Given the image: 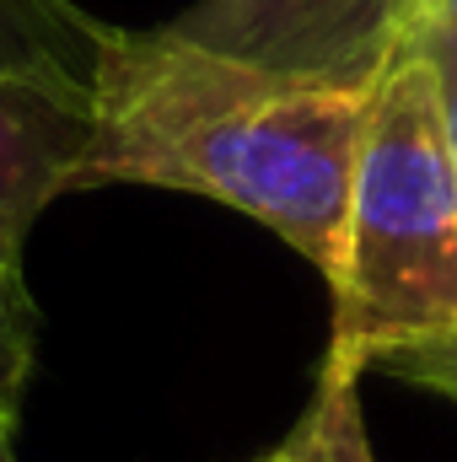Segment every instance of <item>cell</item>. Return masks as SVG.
<instances>
[{"label":"cell","instance_id":"cell-9","mask_svg":"<svg viewBox=\"0 0 457 462\" xmlns=\"http://www.w3.org/2000/svg\"><path fill=\"white\" fill-rule=\"evenodd\" d=\"M420 32H452L457 38V0H425V27Z\"/></svg>","mask_w":457,"mask_h":462},{"label":"cell","instance_id":"cell-4","mask_svg":"<svg viewBox=\"0 0 457 462\" xmlns=\"http://www.w3.org/2000/svg\"><path fill=\"white\" fill-rule=\"evenodd\" d=\"M87 97L54 92L43 81L0 76V263L22 269L33 221L76 189L87 151Z\"/></svg>","mask_w":457,"mask_h":462},{"label":"cell","instance_id":"cell-10","mask_svg":"<svg viewBox=\"0 0 457 462\" xmlns=\"http://www.w3.org/2000/svg\"><path fill=\"white\" fill-rule=\"evenodd\" d=\"M11 420H16V398L0 387V462H16V452H11Z\"/></svg>","mask_w":457,"mask_h":462},{"label":"cell","instance_id":"cell-1","mask_svg":"<svg viewBox=\"0 0 457 462\" xmlns=\"http://www.w3.org/2000/svg\"><path fill=\"white\" fill-rule=\"evenodd\" d=\"M371 97L377 87L264 70L173 27H103L76 189L140 183L216 199L329 280Z\"/></svg>","mask_w":457,"mask_h":462},{"label":"cell","instance_id":"cell-5","mask_svg":"<svg viewBox=\"0 0 457 462\" xmlns=\"http://www.w3.org/2000/svg\"><path fill=\"white\" fill-rule=\"evenodd\" d=\"M98 43L103 22H92L70 0H0V76L92 97Z\"/></svg>","mask_w":457,"mask_h":462},{"label":"cell","instance_id":"cell-3","mask_svg":"<svg viewBox=\"0 0 457 462\" xmlns=\"http://www.w3.org/2000/svg\"><path fill=\"white\" fill-rule=\"evenodd\" d=\"M167 27L264 70L377 87L420 43L425 0H194Z\"/></svg>","mask_w":457,"mask_h":462},{"label":"cell","instance_id":"cell-7","mask_svg":"<svg viewBox=\"0 0 457 462\" xmlns=\"http://www.w3.org/2000/svg\"><path fill=\"white\" fill-rule=\"evenodd\" d=\"M27 360H33V301H27L22 269L0 263V387L11 398H22Z\"/></svg>","mask_w":457,"mask_h":462},{"label":"cell","instance_id":"cell-6","mask_svg":"<svg viewBox=\"0 0 457 462\" xmlns=\"http://www.w3.org/2000/svg\"><path fill=\"white\" fill-rule=\"evenodd\" d=\"M269 457L275 462H371V441H366L355 382H329L323 376L312 409L302 414V425Z\"/></svg>","mask_w":457,"mask_h":462},{"label":"cell","instance_id":"cell-2","mask_svg":"<svg viewBox=\"0 0 457 462\" xmlns=\"http://www.w3.org/2000/svg\"><path fill=\"white\" fill-rule=\"evenodd\" d=\"M329 285V382L377 360H457V156L420 43L377 81Z\"/></svg>","mask_w":457,"mask_h":462},{"label":"cell","instance_id":"cell-11","mask_svg":"<svg viewBox=\"0 0 457 462\" xmlns=\"http://www.w3.org/2000/svg\"><path fill=\"white\" fill-rule=\"evenodd\" d=\"M258 462H275V457H258Z\"/></svg>","mask_w":457,"mask_h":462},{"label":"cell","instance_id":"cell-8","mask_svg":"<svg viewBox=\"0 0 457 462\" xmlns=\"http://www.w3.org/2000/svg\"><path fill=\"white\" fill-rule=\"evenodd\" d=\"M420 49L436 70L442 87V108H447V134H452V156H457V38L452 32H420Z\"/></svg>","mask_w":457,"mask_h":462}]
</instances>
